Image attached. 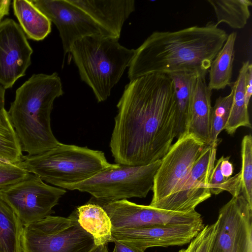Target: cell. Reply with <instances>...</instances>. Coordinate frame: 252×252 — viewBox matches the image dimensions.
<instances>
[{
	"mask_svg": "<svg viewBox=\"0 0 252 252\" xmlns=\"http://www.w3.org/2000/svg\"><path fill=\"white\" fill-rule=\"evenodd\" d=\"M117 107L109 145L116 163L141 166L161 159L176 138L171 78L152 73L130 81Z\"/></svg>",
	"mask_w": 252,
	"mask_h": 252,
	"instance_id": "cell-1",
	"label": "cell"
},
{
	"mask_svg": "<svg viewBox=\"0 0 252 252\" xmlns=\"http://www.w3.org/2000/svg\"><path fill=\"white\" fill-rule=\"evenodd\" d=\"M228 34L211 22L176 31L154 32L135 50L130 81L152 73L183 71L206 73Z\"/></svg>",
	"mask_w": 252,
	"mask_h": 252,
	"instance_id": "cell-2",
	"label": "cell"
},
{
	"mask_svg": "<svg viewBox=\"0 0 252 252\" xmlns=\"http://www.w3.org/2000/svg\"><path fill=\"white\" fill-rule=\"evenodd\" d=\"M63 94L57 72L33 74L16 90L8 113L27 155L44 152L59 143L51 129V114L54 100Z\"/></svg>",
	"mask_w": 252,
	"mask_h": 252,
	"instance_id": "cell-3",
	"label": "cell"
},
{
	"mask_svg": "<svg viewBox=\"0 0 252 252\" xmlns=\"http://www.w3.org/2000/svg\"><path fill=\"white\" fill-rule=\"evenodd\" d=\"M134 49L102 34L85 36L72 45L70 55L81 79L92 90L98 102L105 101L130 65Z\"/></svg>",
	"mask_w": 252,
	"mask_h": 252,
	"instance_id": "cell-4",
	"label": "cell"
},
{
	"mask_svg": "<svg viewBox=\"0 0 252 252\" xmlns=\"http://www.w3.org/2000/svg\"><path fill=\"white\" fill-rule=\"evenodd\" d=\"M22 161L30 173L59 188L84 181L114 165L102 151L60 142L40 154L23 156Z\"/></svg>",
	"mask_w": 252,
	"mask_h": 252,
	"instance_id": "cell-5",
	"label": "cell"
},
{
	"mask_svg": "<svg viewBox=\"0 0 252 252\" xmlns=\"http://www.w3.org/2000/svg\"><path fill=\"white\" fill-rule=\"evenodd\" d=\"M161 159L141 166L115 163L82 182L61 188L92 195L99 202H109L132 197H146L152 190Z\"/></svg>",
	"mask_w": 252,
	"mask_h": 252,
	"instance_id": "cell-6",
	"label": "cell"
},
{
	"mask_svg": "<svg viewBox=\"0 0 252 252\" xmlns=\"http://www.w3.org/2000/svg\"><path fill=\"white\" fill-rule=\"evenodd\" d=\"M94 245L76 211L67 218L49 216L24 226L23 252H89Z\"/></svg>",
	"mask_w": 252,
	"mask_h": 252,
	"instance_id": "cell-7",
	"label": "cell"
},
{
	"mask_svg": "<svg viewBox=\"0 0 252 252\" xmlns=\"http://www.w3.org/2000/svg\"><path fill=\"white\" fill-rule=\"evenodd\" d=\"M207 145L187 133L177 138L161 159L154 179L150 206L179 191Z\"/></svg>",
	"mask_w": 252,
	"mask_h": 252,
	"instance_id": "cell-8",
	"label": "cell"
},
{
	"mask_svg": "<svg viewBox=\"0 0 252 252\" xmlns=\"http://www.w3.org/2000/svg\"><path fill=\"white\" fill-rule=\"evenodd\" d=\"M23 225L42 219L54 212L53 207L66 193L30 173L23 180L0 189Z\"/></svg>",
	"mask_w": 252,
	"mask_h": 252,
	"instance_id": "cell-9",
	"label": "cell"
},
{
	"mask_svg": "<svg viewBox=\"0 0 252 252\" xmlns=\"http://www.w3.org/2000/svg\"><path fill=\"white\" fill-rule=\"evenodd\" d=\"M209 252H252V208L242 195L220 210Z\"/></svg>",
	"mask_w": 252,
	"mask_h": 252,
	"instance_id": "cell-10",
	"label": "cell"
},
{
	"mask_svg": "<svg viewBox=\"0 0 252 252\" xmlns=\"http://www.w3.org/2000/svg\"><path fill=\"white\" fill-rule=\"evenodd\" d=\"M109 217L112 230L159 225L189 224L203 221L197 211L181 213L136 204L127 199L97 201Z\"/></svg>",
	"mask_w": 252,
	"mask_h": 252,
	"instance_id": "cell-11",
	"label": "cell"
},
{
	"mask_svg": "<svg viewBox=\"0 0 252 252\" xmlns=\"http://www.w3.org/2000/svg\"><path fill=\"white\" fill-rule=\"evenodd\" d=\"M219 141L207 145L180 189L153 207L173 212L189 213L211 196L209 180L215 166Z\"/></svg>",
	"mask_w": 252,
	"mask_h": 252,
	"instance_id": "cell-12",
	"label": "cell"
},
{
	"mask_svg": "<svg viewBox=\"0 0 252 252\" xmlns=\"http://www.w3.org/2000/svg\"><path fill=\"white\" fill-rule=\"evenodd\" d=\"M203 221L189 224L153 225L112 230V241L145 251L155 247L189 244L204 227Z\"/></svg>",
	"mask_w": 252,
	"mask_h": 252,
	"instance_id": "cell-13",
	"label": "cell"
},
{
	"mask_svg": "<svg viewBox=\"0 0 252 252\" xmlns=\"http://www.w3.org/2000/svg\"><path fill=\"white\" fill-rule=\"evenodd\" d=\"M32 3L58 29L63 50V61L77 40L87 36L102 34L99 27L68 0H31Z\"/></svg>",
	"mask_w": 252,
	"mask_h": 252,
	"instance_id": "cell-14",
	"label": "cell"
},
{
	"mask_svg": "<svg viewBox=\"0 0 252 252\" xmlns=\"http://www.w3.org/2000/svg\"><path fill=\"white\" fill-rule=\"evenodd\" d=\"M32 52L19 24L10 18L0 22V84L5 89L25 75Z\"/></svg>",
	"mask_w": 252,
	"mask_h": 252,
	"instance_id": "cell-15",
	"label": "cell"
},
{
	"mask_svg": "<svg viewBox=\"0 0 252 252\" xmlns=\"http://www.w3.org/2000/svg\"><path fill=\"white\" fill-rule=\"evenodd\" d=\"M84 12L102 34L119 39L123 25L135 9L134 0H68Z\"/></svg>",
	"mask_w": 252,
	"mask_h": 252,
	"instance_id": "cell-16",
	"label": "cell"
},
{
	"mask_svg": "<svg viewBox=\"0 0 252 252\" xmlns=\"http://www.w3.org/2000/svg\"><path fill=\"white\" fill-rule=\"evenodd\" d=\"M206 74L199 73L196 78L190 103L186 133L194 135L206 145H210L212 91L206 81Z\"/></svg>",
	"mask_w": 252,
	"mask_h": 252,
	"instance_id": "cell-17",
	"label": "cell"
},
{
	"mask_svg": "<svg viewBox=\"0 0 252 252\" xmlns=\"http://www.w3.org/2000/svg\"><path fill=\"white\" fill-rule=\"evenodd\" d=\"M76 211L80 225L92 236L94 245H106L111 242V220L101 205L89 202L77 207Z\"/></svg>",
	"mask_w": 252,
	"mask_h": 252,
	"instance_id": "cell-18",
	"label": "cell"
},
{
	"mask_svg": "<svg viewBox=\"0 0 252 252\" xmlns=\"http://www.w3.org/2000/svg\"><path fill=\"white\" fill-rule=\"evenodd\" d=\"M12 5L19 25L29 38L40 41L50 33L51 22L31 0H14Z\"/></svg>",
	"mask_w": 252,
	"mask_h": 252,
	"instance_id": "cell-19",
	"label": "cell"
},
{
	"mask_svg": "<svg viewBox=\"0 0 252 252\" xmlns=\"http://www.w3.org/2000/svg\"><path fill=\"white\" fill-rule=\"evenodd\" d=\"M24 225L0 190V252H23Z\"/></svg>",
	"mask_w": 252,
	"mask_h": 252,
	"instance_id": "cell-20",
	"label": "cell"
},
{
	"mask_svg": "<svg viewBox=\"0 0 252 252\" xmlns=\"http://www.w3.org/2000/svg\"><path fill=\"white\" fill-rule=\"evenodd\" d=\"M199 73H202L183 71L167 74L174 84L177 105V138L186 132L190 100L195 81Z\"/></svg>",
	"mask_w": 252,
	"mask_h": 252,
	"instance_id": "cell-21",
	"label": "cell"
},
{
	"mask_svg": "<svg viewBox=\"0 0 252 252\" xmlns=\"http://www.w3.org/2000/svg\"><path fill=\"white\" fill-rule=\"evenodd\" d=\"M237 33L233 32L228 35L223 46L213 60L210 68V90H219L230 86L234 59V47Z\"/></svg>",
	"mask_w": 252,
	"mask_h": 252,
	"instance_id": "cell-22",
	"label": "cell"
},
{
	"mask_svg": "<svg viewBox=\"0 0 252 252\" xmlns=\"http://www.w3.org/2000/svg\"><path fill=\"white\" fill-rule=\"evenodd\" d=\"M250 63L244 62L239 70L237 80L233 83L234 92L229 116L224 127L226 132L233 135L240 126L252 128L248 113V107L245 104V77Z\"/></svg>",
	"mask_w": 252,
	"mask_h": 252,
	"instance_id": "cell-23",
	"label": "cell"
},
{
	"mask_svg": "<svg viewBox=\"0 0 252 252\" xmlns=\"http://www.w3.org/2000/svg\"><path fill=\"white\" fill-rule=\"evenodd\" d=\"M214 9L217 25L224 23L233 29H240L245 27L251 13L252 5L250 0H208Z\"/></svg>",
	"mask_w": 252,
	"mask_h": 252,
	"instance_id": "cell-24",
	"label": "cell"
},
{
	"mask_svg": "<svg viewBox=\"0 0 252 252\" xmlns=\"http://www.w3.org/2000/svg\"><path fill=\"white\" fill-rule=\"evenodd\" d=\"M21 144L5 109L0 115V159L16 163L22 160Z\"/></svg>",
	"mask_w": 252,
	"mask_h": 252,
	"instance_id": "cell-25",
	"label": "cell"
},
{
	"mask_svg": "<svg viewBox=\"0 0 252 252\" xmlns=\"http://www.w3.org/2000/svg\"><path fill=\"white\" fill-rule=\"evenodd\" d=\"M230 94L225 96H220L212 107L210 115V145L220 141L218 136L228 120L232 104L234 87L233 83L230 85Z\"/></svg>",
	"mask_w": 252,
	"mask_h": 252,
	"instance_id": "cell-26",
	"label": "cell"
},
{
	"mask_svg": "<svg viewBox=\"0 0 252 252\" xmlns=\"http://www.w3.org/2000/svg\"><path fill=\"white\" fill-rule=\"evenodd\" d=\"M241 195L252 208V137L246 135L241 142Z\"/></svg>",
	"mask_w": 252,
	"mask_h": 252,
	"instance_id": "cell-27",
	"label": "cell"
},
{
	"mask_svg": "<svg viewBox=\"0 0 252 252\" xmlns=\"http://www.w3.org/2000/svg\"><path fill=\"white\" fill-rule=\"evenodd\" d=\"M224 156L220 158L216 162L212 171L209 183L210 192L218 195L223 191L229 192L232 196L241 195L240 172L232 177L226 179L220 171V164Z\"/></svg>",
	"mask_w": 252,
	"mask_h": 252,
	"instance_id": "cell-28",
	"label": "cell"
},
{
	"mask_svg": "<svg viewBox=\"0 0 252 252\" xmlns=\"http://www.w3.org/2000/svg\"><path fill=\"white\" fill-rule=\"evenodd\" d=\"M30 174L22 160L13 163L0 159V189L23 180Z\"/></svg>",
	"mask_w": 252,
	"mask_h": 252,
	"instance_id": "cell-29",
	"label": "cell"
},
{
	"mask_svg": "<svg viewBox=\"0 0 252 252\" xmlns=\"http://www.w3.org/2000/svg\"><path fill=\"white\" fill-rule=\"evenodd\" d=\"M217 221L204 225L202 230L189 243L188 246L178 252H209L214 239Z\"/></svg>",
	"mask_w": 252,
	"mask_h": 252,
	"instance_id": "cell-30",
	"label": "cell"
},
{
	"mask_svg": "<svg viewBox=\"0 0 252 252\" xmlns=\"http://www.w3.org/2000/svg\"><path fill=\"white\" fill-rule=\"evenodd\" d=\"M245 91V104L248 107L252 94V65L251 63H250L246 74Z\"/></svg>",
	"mask_w": 252,
	"mask_h": 252,
	"instance_id": "cell-31",
	"label": "cell"
},
{
	"mask_svg": "<svg viewBox=\"0 0 252 252\" xmlns=\"http://www.w3.org/2000/svg\"><path fill=\"white\" fill-rule=\"evenodd\" d=\"M229 158L230 157H224L220 164V171L226 179L230 178L233 173V166Z\"/></svg>",
	"mask_w": 252,
	"mask_h": 252,
	"instance_id": "cell-32",
	"label": "cell"
},
{
	"mask_svg": "<svg viewBox=\"0 0 252 252\" xmlns=\"http://www.w3.org/2000/svg\"><path fill=\"white\" fill-rule=\"evenodd\" d=\"M115 247L112 252H145L140 249L133 248L117 241H114Z\"/></svg>",
	"mask_w": 252,
	"mask_h": 252,
	"instance_id": "cell-33",
	"label": "cell"
},
{
	"mask_svg": "<svg viewBox=\"0 0 252 252\" xmlns=\"http://www.w3.org/2000/svg\"><path fill=\"white\" fill-rule=\"evenodd\" d=\"M11 2L10 0H0V22L5 16L9 14Z\"/></svg>",
	"mask_w": 252,
	"mask_h": 252,
	"instance_id": "cell-34",
	"label": "cell"
},
{
	"mask_svg": "<svg viewBox=\"0 0 252 252\" xmlns=\"http://www.w3.org/2000/svg\"><path fill=\"white\" fill-rule=\"evenodd\" d=\"M5 89L0 84V115L5 110L4 108Z\"/></svg>",
	"mask_w": 252,
	"mask_h": 252,
	"instance_id": "cell-35",
	"label": "cell"
},
{
	"mask_svg": "<svg viewBox=\"0 0 252 252\" xmlns=\"http://www.w3.org/2000/svg\"><path fill=\"white\" fill-rule=\"evenodd\" d=\"M89 252H109L107 244L98 246L94 245Z\"/></svg>",
	"mask_w": 252,
	"mask_h": 252,
	"instance_id": "cell-36",
	"label": "cell"
}]
</instances>
